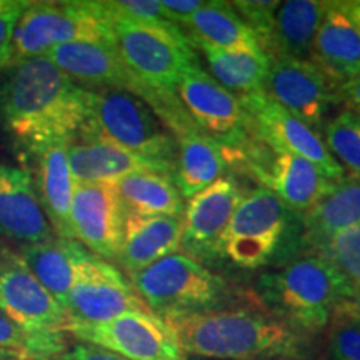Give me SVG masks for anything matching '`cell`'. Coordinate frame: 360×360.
Wrapping results in <instances>:
<instances>
[{
	"label": "cell",
	"instance_id": "obj_1",
	"mask_svg": "<svg viewBox=\"0 0 360 360\" xmlns=\"http://www.w3.org/2000/svg\"><path fill=\"white\" fill-rule=\"evenodd\" d=\"M7 69L0 84V124L13 141L30 154L52 142L75 141L87 119L89 90L44 56Z\"/></svg>",
	"mask_w": 360,
	"mask_h": 360
},
{
	"label": "cell",
	"instance_id": "obj_2",
	"mask_svg": "<svg viewBox=\"0 0 360 360\" xmlns=\"http://www.w3.org/2000/svg\"><path fill=\"white\" fill-rule=\"evenodd\" d=\"M184 354L210 360H309L310 335L267 314L214 309L164 319Z\"/></svg>",
	"mask_w": 360,
	"mask_h": 360
},
{
	"label": "cell",
	"instance_id": "obj_3",
	"mask_svg": "<svg viewBox=\"0 0 360 360\" xmlns=\"http://www.w3.org/2000/svg\"><path fill=\"white\" fill-rule=\"evenodd\" d=\"M257 294L270 315L309 335L327 328L337 305L359 300L339 270L312 250L262 274Z\"/></svg>",
	"mask_w": 360,
	"mask_h": 360
},
{
	"label": "cell",
	"instance_id": "obj_4",
	"mask_svg": "<svg viewBox=\"0 0 360 360\" xmlns=\"http://www.w3.org/2000/svg\"><path fill=\"white\" fill-rule=\"evenodd\" d=\"M77 137L102 141L175 165L177 142L154 110L127 90L97 89L87 94V119Z\"/></svg>",
	"mask_w": 360,
	"mask_h": 360
},
{
	"label": "cell",
	"instance_id": "obj_5",
	"mask_svg": "<svg viewBox=\"0 0 360 360\" xmlns=\"http://www.w3.org/2000/svg\"><path fill=\"white\" fill-rule=\"evenodd\" d=\"M134 290L162 319L220 309L229 285L186 254H172L129 276Z\"/></svg>",
	"mask_w": 360,
	"mask_h": 360
},
{
	"label": "cell",
	"instance_id": "obj_6",
	"mask_svg": "<svg viewBox=\"0 0 360 360\" xmlns=\"http://www.w3.org/2000/svg\"><path fill=\"white\" fill-rule=\"evenodd\" d=\"M295 214L269 188L244 195L215 247V257L240 269L265 267L283 254V240L295 233Z\"/></svg>",
	"mask_w": 360,
	"mask_h": 360
},
{
	"label": "cell",
	"instance_id": "obj_7",
	"mask_svg": "<svg viewBox=\"0 0 360 360\" xmlns=\"http://www.w3.org/2000/svg\"><path fill=\"white\" fill-rule=\"evenodd\" d=\"M72 42H112L98 2H27L13 30L11 65Z\"/></svg>",
	"mask_w": 360,
	"mask_h": 360
},
{
	"label": "cell",
	"instance_id": "obj_8",
	"mask_svg": "<svg viewBox=\"0 0 360 360\" xmlns=\"http://www.w3.org/2000/svg\"><path fill=\"white\" fill-rule=\"evenodd\" d=\"M105 20L112 30V44L143 87L175 94L184 72L199 64L195 49L187 40L119 17H105Z\"/></svg>",
	"mask_w": 360,
	"mask_h": 360
},
{
	"label": "cell",
	"instance_id": "obj_9",
	"mask_svg": "<svg viewBox=\"0 0 360 360\" xmlns=\"http://www.w3.org/2000/svg\"><path fill=\"white\" fill-rule=\"evenodd\" d=\"M175 94L202 132L225 150H244L252 129L240 97L222 87L200 64H193L184 72Z\"/></svg>",
	"mask_w": 360,
	"mask_h": 360
},
{
	"label": "cell",
	"instance_id": "obj_10",
	"mask_svg": "<svg viewBox=\"0 0 360 360\" xmlns=\"http://www.w3.org/2000/svg\"><path fill=\"white\" fill-rule=\"evenodd\" d=\"M67 332L127 360H186L175 332L154 312H127L101 323H69Z\"/></svg>",
	"mask_w": 360,
	"mask_h": 360
},
{
	"label": "cell",
	"instance_id": "obj_11",
	"mask_svg": "<svg viewBox=\"0 0 360 360\" xmlns=\"http://www.w3.org/2000/svg\"><path fill=\"white\" fill-rule=\"evenodd\" d=\"M238 97L250 119L252 134L267 143L276 154L302 157L317 165L334 182L345 177V170L330 155L321 132L274 102L264 90Z\"/></svg>",
	"mask_w": 360,
	"mask_h": 360
},
{
	"label": "cell",
	"instance_id": "obj_12",
	"mask_svg": "<svg viewBox=\"0 0 360 360\" xmlns=\"http://www.w3.org/2000/svg\"><path fill=\"white\" fill-rule=\"evenodd\" d=\"M339 85L312 60L272 57L264 92L309 127L322 132L327 114L340 103Z\"/></svg>",
	"mask_w": 360,
	"mask_h": 360
},
{
	"label": "cell",
	"instance_id": "obj_13",
	"mask_svg": "<svg viewBox=\"0 0 360 360\" xmlns=\"http://www.w3.org/2000/svg\"><path fill=\"white\" fill-rule=\"evenodd\" d=\"M64 310L69 323H101L127 312H150L124 274L90 252L79 265Z\"/></svg>",
	"mask_w": 360,
	"mask_h": 360
},
{
	"label": "cell",
	"instance_id": "obj_14",
	"mask_svg": "<svg viewBox=\"0 0 360 360\" xmlns=\"http://www.w3.org/2000/svg\"><path fill=\"white\" fill-rule=\"evenodd\" d=\"M0 310L29 332H67L64 307L27 267L19 252L0 250Z\"/></svg>",
	"mask_w": 360,
	"mask_h": 360
},
{
	"label": "cell",
	"instance_id": "obj_15",
	"mask_svg": "<svg viewBox=\"0 0 360 360\" xmlns=\"http://www.w3.org/2000/svg\"><path fill=\"white\" fill-rule=\"evenodd\" d=\"M127 210L114 184L75 182L70 207L74 238L102 260H117Z\"/></svg>",
	"mask_w": 360,
	"mask_h": 360
},
{
	"label": "cell",
	"instance_id": "obj_16",
	"mask_svg": "<svg viewBox=\"0 0 360 360\" xmlns=\"http://www.w3.org/2000/svg\"><path fill=\"white\" fill-rule=\"evenodd\" d=\"M244 199L231 177H222L188 199L182 219V249L188 257L215 259V247Z\"/></svg>",
	"mask_w": 360,
	"mask_h": 360
},
{
	"label": "cell",
	"instance_id": "obj_17",
	"mask_svg": "<svg viewBox=\"0 0 360 360\" xmlns=\"http://www.w3.org/2000/svg\"><path fill=\"white\" fill-rule=\"evenodd\" d=\"M57 69L87 90L120 89L141 96L143 85L134 77L112 42H72L45 53Z\"/></svg>",
	"mask_w": 360,
	"mask_h": 360
},
{
	"label": "cell",
	"instance_id": "obj_18",
	"mask_svg": "<svg viewBox=\"0 0 360 360\" xmlns=\"http://www.w3.org/2000/svg\"><path fill=\"white\" fill-rule=\"evenodd\" d=\"M0 236L22 245L53 237L32 175L7 164H0Z\"/></svg>",
	"mask_w": 360,
	"mask_h": 360
},
{
	"label": "cell",
	"instance_id": "obj_19",
	"mask_svg": "<svg viewBox=\"0 0 360 360\" xmlns=\"http://www.w3.org/2000/svg\"><path fill=\"white\" fill-rule=\"evenodd\" d=\"M70 172L75 182L109 184L139 172L172 175L175 165L146 159V157L102 141H82L69 143Z\"/></svg>",
	"mask_w": 360,
	"mask_h": 360
},
{
	"label": "cell",
	"instance_id": "obj_20",
	"mask_svg": "<svg viewBox=\"0 0 360 360\" xmlns=\"http://www.w3.org/2000/svg\"><path fill=\"white\" fill-rule=\"evenodd\" d=\"M182 247V219L169 215L127 214L117 262L127 276L157 260L177 254Z\"/></svg>",
	"mask_w": 360,
	"mask_h": 360
},
{
	"label": "cell",
	"instance_id": "obj_21",
	"mask_svg": "<svg viewBox=\"0 0 360 360\" xmlns=\"http://www.w3.org/2000/svg\"><path fill=\"white\" fill-rule=\"evenodd\" d=\"M310 58L337 84L360 77V30L339 2H328Z\"/></svg>",
	"mask_w": 360,
	"mask_h": 360
},
{
	"label": "cell",
	"instance_id": "obj_22",
	"mask_svg": "<svg viewBox=\"0 0 360 360\" xmlns=\"http://www.w3.org/2000/svg\"><path fill=\"white\" fill-rule=\"evenodd\" d=\"M255 177L274 192L294 214H307L334 186L312 162L292 154H276L269 170H255Z\"/></svg>",
	"mask_w": 360,
	"mask_h": 360
},
{
	"label": "cell",
	"instance_id": "obj_23",
	"mask_svg": "<svg viewBox=\"0 0 360 360\" xmlns=\"http://www.w3.org/2000/svg\"><path fill=\"white\" fill-rule=\"evenodd\" d=\"M70 142H52L35 152L37 195L53 236L75 240L70 224V207L75 180L72 177L67 148Z\"/></svg>",
	"mask_w": 360,
	"mask_h": 360
},
{
	"label": "cell",
	"instance_id": "obj_24",
	"mask_svg": "<svg viewBox=\"0 0 360 360\" xmlns=\"http://www.w3.org/2000/svg\"><path fill=\"white\" fill-rule=\"evenodd\" d=\"M177 159H175L174 182L182 199L212 186L227 169V154L214 139L205 135L195 124L175 135Z\"/></svg>",
	"mask_w": 360,
	"mask_h": 360
},
{
	"label": "cell",
	"instance_id": "obj_25",
	"mask_svg": "<svg viewBox=\"0 0 360 360\" xmlns=\"http://www.w3.org/2000/svg\"><path fill=\"white\" fill-rule=\"evenodd\" d=\"M19 254L34 277L65 307L75 274L89 250L77 240L52 237L39 244L22 245Z\"/></svg>",
	"mask_w": 360,
	"mask_h": 360
},
{
	"label": "cell",
	"instance_id": "obj_26",
	"mask_svg": "<svg viewBox=\"0 0 360 360\" xmlns=\"http://www.w3.org/2000/svg\"><path fill=\"white\" fill-rule=\"evenodd\" d=\"M355 225H360V177L349 175L334 182L330 191L302 215V237L310 250H315Z\"/></svg>",
	"mask_w": 360,
	"mask_h": 360
},
{
	"label": "cell",
	"instance_id": "obj_27",
	"mask_svg": "<svg viewBox=\"0 0 360 360\" xmlns=\"http://www.w3.org/2000/svg\"><path fill=\"white\" fill-rule=\"evenodd\" d=\"M328 2L289 0L282 2L276 13L272 39L267 52L272 57H290L309 60L312 44Z\"/></svg>",
	"mask_w": 360,
	"mask_h": 360
},
{
	"label": "cell",
	"instance_id": "obj_28",
	"mask_svg": "<svg viewBox=\"0 0 360 360\" xmlns=\"http://www.w3.org/2000/svg\"><path fill=\"white\" fill-rule=\"evenodd\" d=\"M182 30L193 49L200 44L222 51L260 49L255 34L242 20L232 2H204V6L184 24Z\"/></svg>",
	"mask_w": 360,
	"mask_h": 360
},
{
	"label": "cell",
	"instance_id": "obj_29",
	"mask_svg": "<svg viewBox=\"0 0 360 360\" xmlns=\"http://www.w3.org/2000/svg\"><path fill=\"white\" fill-rule=\"evenodd\" d=\"M112 184L127 214L180 217L186 209L172 175L139 172Z\"/></svg>",
	"mask_w": 360,
	"mask_h": 360
},
{
	"label": "cell",
	"instance_id": "obj_30",
	"mask_svg": "<svg viewBox=\"0 0 360 360\" xmlns=\"http://www.w3.org/2000/svg\"><path fill=\"white\" fill-rule=\"evenodd\" d=\"M197 47L204 52L212 77L232 94L247 96L264 90L270 58L262 49L222 51L204 44Z\"/></svg>",
	"mask_w": 360,
	"mask_h": 360
},
{
	"label": "cell",
	"instance_id": "obj_31",
	"mask_svg": "<svg viewBox=\"0 0 360 360\" xmlns=\"http://www.w3.org/2000/svg\"><path fill=\"white\" fill-rule=\"evenodd\" d=\"M323 142L330 155L347 169L352 177H360V115L345 109L323 125Z\"/></svg>",
	"mask_w": 360,
	"mask_h": 360
},
{
	"label": "cell",
	"instance_id": "obj_32",
	"mask_svg": "<svg viewBox=\"0 0 360 360\" xmlns=\"http://www.w3.org/2000/svg\"><path fill=\"white\" fill-rule=\"evenodd\" d=\"M0 349L20 350L37 360L60 357L67 350L64 332H29L0 310Z\"/></svg>",
	"mask_w": 360,
	"mask_h": 360
},
{
	"label": "cell",
	"instance_id": "obj_33",
	"mask_svg": "<svg viewBox=\"0 0 360 360\" xmlns=\"http://www.w3.org/2000/svg\"><path fill=\"white\" fill-rule=\"evenodd\" d=\"M328 350L334 360H360V300H344L328 322Z\"/></svg>",
	"mask_w": 360,
	"mask_h": 360
},
{
	"label": "cell",
	"instance_id": "obj_34",
	"mask_svg": "<svg viewBox=\"0 0 360 360\" xmlns=\"http://www.w3.org/2000/svg\"><path fill=\"white\" fill-rule=\"evenodd\" d=\"M312 252L339 270L360 300V225L339 232Z\"/></svg>",
	"mask_w": 360,
	"mask_h": 360
},
{
	"label": "cell",
	"instance_id": "obj_35",
	"mask_svg": "<svg viewBox=\"0 0 360 360\" xmlns=\"http://www.w3.org/2000/svg\"><path fill=\"white\" fill-rule=\"evenodd\" d=\"M281 4L282 2H277V0H237V2H232L233 8L242 17V20L255 34L259 47L265 53L270 49L274 22H276V13Z\"/></svg>",
	"mask_w": 360,
	"mask_h": 360
},
{
	"label": "cell",
	"instance_id": "obj_36",
	"mask_svg": "<svg viewBox=\"0 0 360 360\" xmlns=\"http://www.w3.org/2000/svg\"><path fill=\"white\" fill-rule=\"evenodd\" d=\"M27 2L0 0V69L11 65L13 30Z\"/></svg>",
	"mask_w": 360,
	"mask_h": 360
},
{
	"label": "cell",
	"instance_id": "obj_37",
	"mask_svg": "<svg viewBox=\"0 0 360 360\" xmlns=\"http://www.w3.org/2000/svg\"><path fill=\"white\" fill-rule=\"evenodd\" d=\"M204 2L202 0H160V7L164 15L182 29L193 13L204 6Z\"/></svg>",
	"mask_w": 360,
	"mask_h": 360
},
{
	"label": "cell",
	"instance_id": "obj_38",
	"mask_svg": "<svg viewBox=\"0 0 360 360\" xmlns=\"http://www.w3.org/2000/svg\"><path fill=\"white\" fill-rule=\"evenodd\" d=\"M58 360H127L124 359L122 355L110 352V350L98 347V345L92 344H84V342H79V344L72 345L65 350L64 354L58 357Z\"/></svg>",
	"mask_w": 360,
	"mask_h": 360
},
{
	"label": "cell",
	"instance_id": "obj_39",
	"mask_svg": "<svg viewBox=\"0 0 360 360\" xmlns=\"http://www.w3.org/2000/svg\"><path fill=\"white\" fill-rule=\"evenodd\" d=\"M339 98L349 110L360 115V77H355L339 85Z\"/></svg>",
	"mask_w": 360,
	"mask_h": 360
},
{
	"label": "cell",
	"instance_id": "obj_40",
	"mask_svg": "<svg viewBox=\"0 0 360 360\" xmlns=\"http://www.w3.org/2000/svg\"><path fill=\"white\" fill-rule=\"evenodd\" d=\"M339 6L360 30V0H345V2H339Z\"/></svg>",
	"mask_w": 360,
	"mask_h": 360
},
{
	"label": "cell",
	"instance_id": "obj_41",
	"mask_svg": "<svg viewBox=\"0 0 360 360\" xmlns=\"http://www.w3.org/2000/svg\"><path fill=\"white\" fill-rule=\"evenodd\" d=\"M0 360H37L32 355L20 352V350L12 349H0Z\"/></svg>",
	"mask_w": 360,
	"mask_h": 360
}]
</instances>
